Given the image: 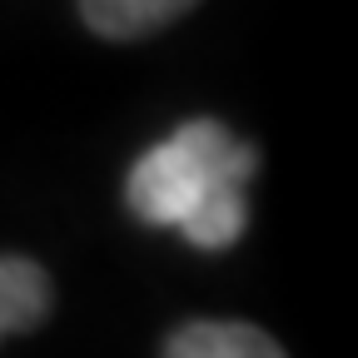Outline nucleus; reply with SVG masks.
Instances as JSON below:
<instances>
[{"instance_id": "obj_1", "label": "nucleus", "mask_w": 358, "mask_h": 358, "mask_svg": "<svg viewBox=\"0 0 358 358\" xmlns=\"http://www.w3.org/2000/svg\"><path fill=\"white\" fill-rule=\"evenodd\" d=\"M259 150L219 120H189L129 169L124 199L145 224H174L194 249H229L244 234V189Z\"/></svg>"}, {"instance_id": "obj_2", "label": "nucleus", "mask_w": 358, "mask_h": 358, "mask_svg": "<svg viewBox=\"0 0 358 358\" xmlns=\"http://www.w3.org/2000/svg\"><path fill=\"white\" fill-rule=\"evenodd\" d=\"M169 358H279L284 348L254 324H185L164 338Z\"/></svg>"}, {"instance_id": "obj_3", "label": "nucleus", "mask_w": 358, "mask_h": 358, "mask_svg": "<svg viewBox=\"0 0 358 358\" xmlns=\"http://www.w3.org/2000/svg\"><path fill=\"white\" fill-rule=\"evenodd\" d=\"M194 0H80L85 25L105 40H140L155 35L159 25L179 20Z\"/></svg>"}, {"instance_id": "obj_4", "label": "nucleus", "mask_w": 358, "mask_h": 358, "mask_svg": "<svg viewBox=\"0 0 358 358\" xmlns=\"http://www.w3.org/2000/svg\"><path fill=\"white\" fill-rule=\"evenodd\" d=\"M50 313V279L30 259H0V338L25 334Z\"/></svg>"}]
</instances>
